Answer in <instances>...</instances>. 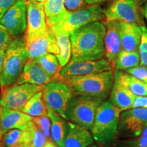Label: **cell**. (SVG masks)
<instances>
[{
    "label": "cell",
    "mask_w": 147,
    "mask_h": 147,
    "mask_svg": "<svg viewBox=\"0 0 147 147\" xmlns=\"http://www.w3.org/2000/svg\"><path fill=\"white\" fill-rule=\"evenodd\" d=\"M106 25L100 21L80 27L69 34L71 55L70 61H95L105 55Z\"/></svg>",
    "instance_id": "6da1fadb"
},
{
    "label": "cell",
    "mask_w": 147,
    "mask_h": 147,
    "mask_svg": "<svg viewBox=\"0 0 147 147\" xmlns=\"http://www.w3.org/2000/svg\"><path fill=\"white\" fill-rule=\"evenodd\" d=\"M76 96H87L104 100L110 93L114 83L113 70L61 79Z\"/></svg>",
    "instance_id": "7a4b0ae2"
},
{
    "label": "cell",
    "mask_w": 147,
    "mask_h": 147,
    "mask_svg": "<svg viewBox=\"0 0 147 147\" xmlns=\"http://www.w3.org/2000/svg\"><path fill=\"white\" fill-rule=\"evenodd\" d=\"M121 112L109 101H104L99 107L91 132L101 146L110 145L118 135Z\"/></svg>",
    "instance_id": "3957f363"
},
{
    "label": "cell",
    "mask_w": 147,
    "mask_h": 147,
    "mask_svg": "<svg viewBox=\"0 0 147 147\" xmlns=\"http://www.w3.org/2000/svg\"><path fill=\"white\" fill-rule=\"evenodd\" d=\"M25 36L14 38L5 51L3 69L0 78L1 89L15 84L29 60Z\"/></svg>",
    "instance_id": "277c9868"
},
{
    "label": "cell",
    "mask_w": 147,
    "mask_h": 147,
    "mask_svg": "<svg viewBox=\"0 0 147 147\" xmlns=\"http://www.w3.org/2000/svg\"><path fill=\"white\" fill-rule=\"evenodd\" d=\"M43 98L47 110L53 111L67 121V113L76 95L63 81L52 80L43 85Z\"/></svg>",
    "instance_id": "5b68a950"
},
{
    "label": "cell",
    "mask_w": 147,
    "mask_h": 147,
    "mask_svg": "<svg viewBox=\"0 0 147 147\" xmlns=\"http://www.w3.org/2000/svg\"><path fill=\"white\" fill-rule=\"evenodd\" d=\"M104 100L87 96H76L67 113V121L91 131L97 110Z\"/></svg>",
    "instance_id": "8992f818"
},
{
    "label": "cell",
    "mask_w": 147,
    "mask_h": 147,
    "mask_svg": "<svg viewBox=\"0 0 147 147\" xmlns=\"http://www.w3.org/2000/svg\"><path fill=\"white\" fill-rule=\"evenodd\" d=\"M42 88L43 85L25 83L14 84L1 89L0 106L21 111L26 103Z\"/></svg>",
    "instance_id": "52a82bcc"
},
{
    "label": "cell",
    "mask_w": 147,
    "mask_h": 147,
    "mask_svg": "<svg viewBox=\"0 0 147 147\" xmlns=\"http://www.w3.org/2000/svg\"><path fill=\"white\" fill-rule=\"evenodd\" d=\"M104 18V9L98 4H94L87 8L69 12L63 21L55 26L70 34L84 25L101 21Z\"/></svg>",
    "instance_id": "ba28073f"
},
{
    "label": "cell",
    "mask_w": 147,
    "mask_h": 147,
    "mask_svg": "<svg viewBox=\"0 0 147 147\" xmlns=\"http://www.w3.org/2000/svg\"><path fill=\"white\" fill-rule=\"evenodd\" d=\"M140 5V0H115L104 10L106 21L136 23L142 25Z\"/></svg>",
    "instance_id": "9c48e42d"
},
{
    "label": "cell",
    "mask_w": 147,
    "mask_h": 147,
    "mask_svg": "<svg viewBox=\"0 0 147 147\" xmlns=\"http://www.w3.org/2000/svg\"><path fill=\"white\" fill-rule=\"evenodd\" d=\"M147 126V108H135L123 110L120 113L118 135L137 138Z\"/></svg>",
    "instance_id": "30bf717a"
},
{
    "label": "cell",
    "mask_w": 147,
    "mask_h": 147,
    "mask_svg": "<svg viewBox=\"0 0 147 147\" xmlns=\"http://www.w3.org/2000/svg\"><path fill=\"white\" fill-rule=\"evenodd\" d=\"M110 70H113L111 63L103 58L95 61H70L61 68L57 80Z\"/></svg>",
    "instance_id": "8fae6325"
},
{
    "label": "cell",
    "mask_w": 147,
    "mask_h": 147,
    "mask_svg": "<svg viewBox=\"0 0 147 147\" xmlns=\"http://www.w3.org/2000/svg\"><path fill=\"white\" fill-rule=\"evenodd\" d=\"M12 38L21 36L27 29L26 1L17 0L0 19Z\"/></svg>",
    "instance_id": "7c38bea8"
},
{
    "label": "cell",
    "mask_w": 147,
    "mask_h": 147,
    "mask_svg": "<svg viewBox=\"0 0 147 147\" xmlns=\"http://www.w3.org/2000/svg\"><path fill=\"white\" fill-rule=\"evenodd\" d=\"M25 47L29 59L34 60L47 53L55 55L59 53L56 37L52 29L49 27H48L45 34L25 38Z\"/></svg>",
    "instance_id": "4fadbf2b"
},
{
    "label": "cell",
    "mask_w": 147,
    "mask_h": 147,
    "mask_svg": "<svg viewBox=\"0 0 147 147\" xmlns=\"http://www.w3.org/2000/svg\"><path fill=\"white\" fill-rule=\"evenodd\" d=\"M27 29L25 38L45 34L48 30L44 3L27 0Z\"/></svg>",
    "instance_id": "5bb4252c"
},
{
    "label": "cell",
    "mask_w": 147,
    "mask_h": 147,
    "mask_svg": "<svg viewBox=\"0 0 147 147\" xmlns=\"http://www.w3.org/2000/svg\"><path fill=\"white\" fill-rule=\"evenodd\" d=\"M32 119L22 111L0 106V134L12 129H25Z\"/></svg>",
    "instance_id": "9a60e30c"
},
{
    "label": "cell",
    "mask_w": 147,
    "mask_h": 147,
    "mask_svg": "<svg viewBox=\"0 0 147 147\" xmlns=\"http://www.w3.org/2000/svg\"><path fill=\"white\" fill-rule=\"evenodd\" d=\"M122 50L138 51L142 34V25L136 23L119 22Z\"/></svg>",
    "instance_id": "2e32d148"
},
{
    "label": "cell",
    "mask_w": 147,
    "mask_h": 147,
    "mask_svg": "<svg viewBox=\"0 0 147 147\" xmlns=\"http://www.w3.org/2000/svg\"><path fill=\"white\" fill-rule=\"evenodd\" d=\"M52 80H53V78L39 64L34 60L29 59L24 66L23 71L15 84L29 83L45 85Z\"/></svg>",
    "instance_id": "e0dca14e"
},
{
    "label": "cell",
    "mask_w": 147,
    "mask_h": 147,
    "mask_svg": "<svg viewBox=\"0 0 147 147\" xmlns=\"http://www.w3.org/2000/svg\"><path fill=\"white\" fill-rule=\"evenodd\" d=\"M106 34L104 37L105 56L110 63L115 61L116 57L122 50L119 31V21L106 23Z\"/></svg>",
    "instance_id": "ac0fdd59"
},
{
    "label": "cell",
    "mask_w": 147,
    "mask_h": 147,
    "mask_svg": "<svg viewBox=\"0 0 147 147\" xmlns=\"http://www.w3.org/2000/svg\"><path fill=\"white\" fill-rule=\"evenodd\" d=\"M95 142L91 132L72 122H67L63 147H87Z\"/></svg>",
    "instance_id": "d6986e66"
},
{
    "label": "cell",
    "mask_w": 147,
    "mask_h": 147,
    "mask_svg": "<svg viewBox=\"0 0 147 147\" xmlns=\"http://www.w3.org/2000/svg\"><path fill=\"white\" fill-rule=\"evenodd\" d=\"M136 95L114 79L109 102L121 111L131 108Z\"/></svg>",
    "instance_id": "ffe728a7"
},
{
    "label": "cell",
    "mask_w": 147,
    "mask_h": 147,
    "mask_svg": "<svg viewBox=\"0 0 147 147\" xmlns=\"http://www.w3.org/2000/svg\"><path fill=\"white\" fill-rule=\"evenodd\" d=\"M48 27H52L63 21L69 11L64 5L63 0H47L44 3Z\"/></svg>",
    "instance_id": "44dd1931"
},
{
    "label": "cell",
    "mask_w": 147,
    "mask_h": 147,
    "mask_svg": "<svg viewBox=\"0 0 147 147\" xmlns=\"http://www.w3.org/2000/svg\"><path fill=\"white\" fill-rule=\"evenodd\" d=\"M114 79L136 96H147V82H143L125 71L116 70Z\"/></svg>",
    "instance_id": "7402d4cb"
},
{
    "label": "cell",
    "mask_w": 147,
    "mask_h": 147,
    "mask_svg": "<svg viewBox=\"0 0 147 147\" xmlns=\"http://www.w3.org/2000/svg\"><path fill=\"white\" fill-rule=\"evenodd\" d=\"M51 28L56 37L57 43L59 51V54L56 56L59 61L60 65L63 67L68 63L71 58V47L69 34L55 26Z\"/></svg>",
    "instance_id": "603a6c76"
},
{
    "label": "cell",
    "mask_w": 147,
    "mask_h": 147,
    "mask_svg": "<svg viewBox=\"0 0 147 147\" xmlns=\"http://www.w3.org/2000/svg\"><path fill=\"white\" fill-rule=\"evenodd\" d=\"M48 111L51 121V138L58 147H63L64 140L67 130V122L61 116L53 111Z\"/></svg>",
    "instance_id": "cb8c5ba5"
},
{
    "label": "cell",
    "mask_w": 147,
    "mask_h": 147,
    "mask_svg": "<svg viewBox=\"0 0 147 147\" xmlns=\"http://www.w3.org/2000/svg\"><path fill=\"white\" fill-rule=\"evenodd\" d=\"M23 131V147H43L48 140L45 135L37 127L32 121H29Z\"/></svg>",
    "instance_id": "d4e9b609"
},
{
    "label": "cell",
    "mask_w": 147,
    "mask_h": 147,
    "mask_svg": "<svg viewBox=\"0 0 147 147\" xmlns=\"http://www.w3.org/2000/svg\"><path fill=\"white\" fill-rule=\"evenodd\" d=\"M114 62L117 70L126 71L140 65V58L138 51L121 50Z\"/></svg>",
    "instance_id": "484cf974"
},
{
    "label": "cell",
    "mask_w": 147,
    "mask_h": 147,
    "mask_svg": "<svg viewBox=\"0 0 147 147\" xmlns=\"http://www.w3.org/2000/svg\"><path fill=\"white\" fill-rule=\"evenodd\" d=\"M21 111L32 117L48 115V111L43 98L42 90L35 94L26 103Z\"/></svg>",
    "instance_id": "4316f807"
},
{
    "label": "cell",
    "mask_w": 147,
    "mask_h": 147,
    "mask_svg": "<svg viewBox=\"0 0 147 147\" xmlns=\"http://www.w3.org/2000/svg\"><path fill=\"white\" fill-rule=\"evenodd\" d=\"M34 61L45 69L53 80H57L61 66L60 65L56 55L53 53H47L34 59Z\"/></svg>",
    "instance_id": "83f0119b"
},
{
    "label": "cell",
    "mask_w": 147,
    "mask_h": 147,
    "mask_svg": "<svg viewBox=\"0 0 147 147\" xmlns=\"http://www.w3.org/2000/svg\"><path fill=\"white\" fill-rule=\"evenodd\" d=\"M23 131L12 129L0 134V146L2 147H19L23 144Z\"/></svg>",
    "instance_id": "f1b7e54d"
},
{
    "label": "cell",
    "mask_w": 147,
    "mask_h": 147,
    "mask_svg": "<svg viewBox=\"0 0 147 147\" xmlns=\"http://www.w3.org/2000/svg\"><path fill=\"white\" fill-rule=\"evenodd\" d=\"M32 121L37 127L45 134L47 140H52L51 134V121L49 115H46L40 117H32Z\"/></svg>",
    "instance_id": "f546056e"
},
{
    "label": "cell",
    "mask_w": 147,
    "mask_h": 147,
    "mask_svg": "<svg viewBox=\"0 0 147 147\" xmlns=\"http://www.w3.org/2000/svg\"><path fill=\"white\" fill-rule=\"evenodd\" d=\"M140 65L147 67V28L142 25V34L138 48Z\"/></svg>",
    "instance_id": "4dcf8cb0"
},
{
    "label": "cell",
    "mask_w": 147,
    "mask_h": 147,
    "mask_svg": "<svg viewBox=\"0 0 147 147\" xmlns=\"http://www.w3.org/2000/svg\"><path fill=\"white\" fill-rule=\"evenodd\" d=\"M12 40V37L4 26L0 24V51L5 52Z\"/></svg>",
    "instance_id": "1f68e13d"
},
{
    "label": "cell",
    "mask_w": 147,
    "mask_h": 147,
    "mask_svg": "<svg viewBox=\"0 0 147 147\" xmlns=\"http://www.w3.org/2000/svg\"><path fill=\"white\" fill-rule=\"evenodd\" d=\"M125 71L136 78H138L139 80L147 82V67L145 66L138 65L133 68L129 69Z\"/></svg>",
    "instance_id": "d6a6232c"
},
{
    "label": "cell",
    "mask_w": 147,
    "mask_h": 147,
    "mask_svg": "<svg viewBox=\"0 0 147 147\" xmlns=\"http://www.w3.org/2000/svg\"><path fill=\"white\" fill-rule=\"evenodd\" d=\"M64 5L67 10L75 11L82 6L84 0H63Z\"/></svg>",
    "instance_id": "836d02e7"
},
{
    "label": "cell",
    "mask_w": 147,
    "mask_h": 147,
    "mask_svg": "<svg viewBox=\"0 0 147 147\" xmlns=\"http://www.w3.org/2000/svg\"><path fill=\"white\" fill-rule=\"evenodd\" d=\"M17 0H0V19Z\"/></svg>",
    "instance_id": "e575fe53"
},
{
    "label": "cell",
    "mask_w": 147,
    "mask_h": 147,
    "mask_svg": "<svg viewBox=\"0 0 147 147\" xmlns=\"http://www.w3.org/2000/svg\"><path fill=\"white\" fill-rule=\"evenodd\" d=\"M147 108V96H136L134 98L131 108Z\"/></svg>",
    "instance_id": "d590c367"
},
{
    "label": "cell",
    "mask_w": 147,
    "mask_h": 147,
    "mask_svg": "<svg viewBox=\"0 0 147 147\" xmlns=\"http://www.w3.org/2000/svg\"><path fill=\"white\" fill-rule=\"evenodd\" d=\"M136 140L139 147H147V126L142 131Z\"/></svg>",
    "instance_id": "8d00e7d4"
},
{
    "label": "cell",
    "mask_w": 147,
    "mask_h": 147,
    "mask_svg": "<svg viewBox=\"0 0 147 147\" xmlns=\"http://www.w3.org/2000/svg\"><path fill=\"white\" fill-rule=\"evenodd\" d=\"M114 147H139L136 140H127L119 142Z\"/></svg>",
    "instance_id": "74e56055"
},
{
    "label": "cell",
    "mask_w": 147,
    "mask_h": 147,
    "mask_svg": "<svg viewBox=\"0 0 147 147\" xmlns=\"http://www.w3.org/2000/svg\"><path fill=\"white\" fill-rule=\"evenodd\" d=\"M4 55L5 52L0 51V78H1V74L3 69V63H4Z\"/></svg>",
    "instance_id": "f35d334b"
},
{
    "label": "cell",
    "mask_w": 147,
    "mask_h": 147,
    "mask_svg": "<svg viewBox=\"0 0 147 147\" xmlns=\"http://www.w3.org/2000/svg\"><path fill=\"white\" fill-rule=\"evenodd\" d=\"M85 2L89 5H94V4H99V3L104 2L107 0H84Z\"/></svg>",
    "instance_id": "ab89813d"
},
{
    "label": "cell",
    "mask_w": 147,
    "mask_h": 147,
    "mask_svg": "<svg viewBox=\"0 0 147 147\" xmlns=\"http://www.w3.org/2000/svg\"><path fill=\"white\" fill-rule=\"evenodd\" d=\"M142 14L146 19L147 23V1L143 4L142 7Z\"/></svg>",
    "instance_id": "60d3db41"
},
{
    "label": "cell",
    "mask_w": 147,
    "mask_h": 147,
    "mask_svg": "<svg viewBox=\"0 0 147 147\" xmlns=\"http://www.w3.org/2000/svg\"><path fill=\"white\" fill-rule=\"evenodd\" d=\"M87 147H101V146H99V145H97V144H93L90 145V146H87Z\"/></svg>",
    "instance_id": "b9f144b4"
},
{
    "label": "cell",
    "mask_w": 147,
    "mask_h": 147,
    "mask_svg": "<svg viewBox=\"0 0 147 147\" xmlns=\"http://www.w3.org/2000/svg\"><path fill=\"white\" fill-rule=\"evenodd\" d=\"M36 1H38V2H40V3H45L47 0H36Z\"/></svg>",
    "instance_id": "7bdbcfd3"
},
{
    "label": "cell",
    "mask_w": 147,
    "mask_h": 147,
    "mask_svg": "<svg viewBox=\"0 0 147 147\" xmlns=\"http://www.w3.org/2000/svg\"><path fill=\"white\" fill-rule=\"evenodd\" d=\"M19 147H23V146H19Z\"/></svg>",
    "instance_id": "ee69618b"
},
{
    "label": "cell",
    "mask_w": 147,
    "mask_h": 147,
    "mask_svg": "<svg viewBox=\"0 0 147 147\" xmlns=\"http://www.w3.org/2000/svg\"><path fill=\"white\" fill-rule=\"evenodd\" d=\"M24 1H26V0H24Z\"/></svg>",
    "instance_id": "f6af8a7d"
},
{
    "label": "cell",
    "mask_w": 147,
    "mask_h": 147,
    "mask_svg": "<svg viewBox=\"0 0 147 147\" xmlns=\"http://www.w3.org/2000/svg\"><path fill=\"white\" fill-rule=\"evenodd\" d=\"M0 147H2V146H0Z\"/></svg>",
    "instance_id": "bcb514c9"
},
{
    "label": "cell",
    "mask_w": 147,
    "mask_h": 147,
    "mask_svg": "<svg viewBox=\"0 0 147 147\" xmlns=\"http://www.w3.org/2000/svg\"><path fill=\"white\" fill-rule=\"evenodd\" d=\"M57 147H58V146H57Z\"/></svg>",
    "instance_id": "7dc6e473"
}]
</instances>
